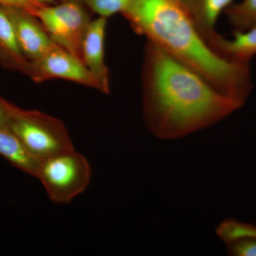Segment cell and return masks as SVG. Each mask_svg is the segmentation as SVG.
<instances>
[{"mask_svg":"<svg viewBox=\"0 0 256 256\" xmlns=\"http://www.w3.org/2000/svg\"><path fill=\"white\" fill-rule=\"evenodd\" d=\"M143 112L154 136L178 139L213 126L244 105L148 41L143 67Z\"/></svg>","mask_w":256,"mask_h":256,"instance_id":"obj_1","label":"cell"},{"mask_svg":"<svg viewBox=\"0 0 256 256\" xmlns=\"http://www.w3.org/2000/svg\"><path fill=\"white\" fill-rule=\"evenodd\" d=\"M138 34L245 104L252 92L250 64L220 56L197 31L178 0H131L124 14Z\"/></svg>","mask_w":256,"mask_h":256,"instance_id":"obj_2","label":"cell"},{"mask_svg":"<svg viewBox=\"0 0 256 256\" xmlns=\"http://www.w3.org/2000/svg\"><path fill=\"white\" fill-rule=\"evenodd\" d=\"M9 130L37 161L66 150L73 142L60 120L41 111L24 110L5 100Z\"/></svg>","mask_w":256,"mask_h":256,"instance_id":"obj_3","label":"cell"},{"mask_svg":"<svg viewBox=\"0 0 256 256\" xmlns=\"http://www.w3.org/2000/svg\"><path fill=\"white\" fill-rule=\"evenodd\" d=\"M35 178L43 184L50 201L68 204L90 184L92 166L86 158L73 148L38 162Z\"/></svg>","mask_w":256,"mask_h":256,"instance_id":"obj_4","label":"cell"},{"mask_svg":"<svg viewBox=\"0 0 256 256\" xmlns=\"http://www.w3.org/2000/svg\"><path fill=\"white\" fill-rule=\"evenodd\" d=\"M36 16L52 41L82 60V45L90 21L82 5L74 1L42 6Z\"/></svg>","mask_w":256,"mask_h":256,"instance_id":"obj_5","label":"cell"},{"mask_svg":"<svg viewBox=\"0 0 256 256\" xmlns=\"http://www.w3.org/2000/svg\"><path fill=\"white\" fill-rule=\"evenodd\" d=\"M28 76L38 84L65 79L101 92L100 84L82 60L57 44L40 60L31 62Z\"/></svg>","mask_w":256,"mask_h":256,"instance_id":"obj_6","label":"cell"},{"mask_svg":"<svg viewBox=\"0 0 256 256\" xmlns=\"http://www.w3.org/2000/svg\"><path fill=\"white\" fill-rule=\"evenodd\" d=\"M3 6L14 26L22 52L30 62L40 60L56 44L35 15L21 8Z\"/></svg>","mask_w":256,"mask_h":256,"instance_id":"obj_7","label":"cell"},{"mask_svg":"<svg viewBox=\"0 0 256 256\" xmlns=\"http://www.w3.org/2000/svg\"><path fill=\"white\" fill-rule=\"evenodd\" d=\"M107 18L90 21L82 41V62L100 84L101 92L110 94V74L105 62Z\"/></svg>","mask_w":256,"mask_h":256,"instance_id":"obj_8","label":"cell"},{"mask_svg":"<svg viewBox=\"0 0 256 256\" xmlns=\"http://www.w3.org/2000/svg\"><path fill=\"white\" fill-rule=\"evenodd\" d=\"M234 0H181L182 4L197 31L210 47L220 34L216 31L222 12L233 4Z\"/></svg>","mask_w":256,"mask_h":256,"instance_id":"obj_9","label":"cell"},{"mask_svg":"<svg viewBox=\"0 0 256 256\" xmlns=\"http://www.w3.org/2000/svg\"><path fill=\"white\" fill-rule=\"evenodd\" d=\"M0 65L12 72L28 76L31 62L26 60L18 44L14 26L4 6L0 4Z\"/></svg>","mask_w":256,"mask_h":256,"instance_id":"obj_10","label":"cell"},{"mask_svg":"<svg viewBox=\"0 0 256 256\" xmlns=\"http://www.w3.org/2000/svg\"><path fill=\"white\" fill-rule=\"evenodd\" d=\"M210 48L226 60L250 64L256 55V24L244 31L234 30L232 38L218 35Z\"/></svg>","mask_w":256,"mask_h":256,"instance_id":"obj_11","label":"cell"},{"mask_svg":"<svg viewBox=\"0 0 256 256\" xmlns=\"http://www.w3.org/2000/svg\"><path fill=\"white\" fill-rule=\"evenodd\" d=\"M0 156L26 174L35 176L38 162L28 152L18 138L0 128Z\"/></svg>","mask_w":256,"mask_h":256,"instance_id":"obj_12","label":"cell"},{"mask_svg":"<svg viewBox=\"0 0 256 256\" xmlns=\"http://www.w3.org/2000/svg\"><path fill=\"white\" fill-rule=\"evenodd\" d=\"M225 13L234 30H246L256 24V0H242L232 4Z\"/></svg>","mask_w":256,"mask_h":256,"instance_id":"obj_13","label":"cell"},{"mask_svg":"<svg viewBox=\"0 0 256 256\" xmlns=\"http://www.w3.org/2000/svg\"><path fill=\"white\" fill-rule=\"evenodd\" d=\"M86 4L102 18L122 13L128 9L131 0H82Z\"/></svg>","mask_w":256,"mask_h":256,"instance_id":"obj_14","label":"cell"},{"mask_svg":"<svg viewBox=\"0 0 256 256\" xmlns=\"http://www.w3.org/2000/svg\"><path fill=\"white\" fill-rule=\"evenodd\" d=\"M0 4L2 6H15L26 10L31 14L35 15L38 10L45 4H38L34 0H0Z\"/></svg>","mask_w":256,"mask_h":256,"instance_id":"obj_15","label":"cell"},{"mask_svg":"<svg viewBox=\"0 0 256 256\" xmlns=\"http://www.w3.org/2000/svg\"><path fill=\"white\" fill-rule=\"evenodd\" d=\"M5 100L6 99L0 96V128L9 130V120L5 108Z\"/></svg>","mask_w":256,"mask_h":256,"instance_id":"obj_16","label":"cell"},{"mask_svg":"<svg viewBox=\"0 0 256 256\" xmlns=\"http://www.w3.org/2000/svg\"><path fill=\"white\" fill-rule=\"evenodd\" d=\"M38 4H53L54 0H34Z\"/></svg>","mask_w":256,"mask_h":256,"instance_id":"obj_17","label":"cell"},{"mask_svg":"<svg viewBox=\"0 0 256 256\" xmlns=\"http://www.w3.org/2000/svg\"><path fill=\"white\" fill-rule=\"evenodd\" d=\"M178 1H180V2H181V0H178Z\"/></svg>","mask_w":256,"mask_h":256,"instance_id":"obj_18","label":"cell"}]
</instances>
